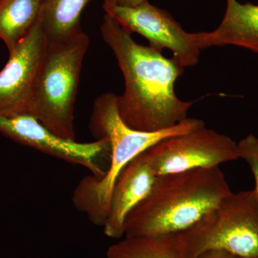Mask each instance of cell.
Wrapping results in <instances>:
<instances>
[{
    "label": "cell",
    "instance_id": "cell-1",
    "mask_svg": "<svg viewBox=\"0 0 258 258\" xmlns=\"http://www.w3.org/2000/svg\"><path fill=\"white\" fill-rule=\"evenodd\" d=\"M101 31L124 78V92L117 96L116 105L125 124L140 132H156L187 118L194 102L181 101L174 92V83L184 70L179 61L137 43L109 15H105Z\"/></svg>",
    "mask_w": 258,
    "mask_h": 258
},
{
    "label": "cell",
    "instance_id": "cell-2",
    "mask_svg": "<svg viewBox=\"0 0 258 258\" xmlns=\"http://www.w3.org/2000/svg\"><path fill=\"white\" fill-rule=\"evenodd\" d=\"M232 193L219 167L158 176L150 192L126 217L124 237L179 233Z\"/></svg>",
    "mask_w": 258,
    "mask_h": 258
},
{
    "label": "cell",
    "instance_id": "cell-3",
    "mask_svg": "<svg viewBox=\"0 0 258 258\" xmlns=\"http://www.w3.org/2000/svg\"><path fill=\"white\" fill-rule=\"evenodd\" d=\"M116 98L113 93L97 98L90 121L93 135L98 139L106 138L109 142L111 156L108 170L101 178L91 174L83 178L74 189L72 198L78 210L86 214L94 225L103 227L115 181L131 161L163 139L205 127L203 120L187 118L171 128L159 132L135 130L120 118Z\"/></svg>",
    "mask_w": 258,
    "mask_h": 258
},
{
    "label": "cell",
    "instance_id": "cell-4",
    "mask_svg": "<svg viewBox=\"0 0 258 258\" xmlns=\"http://www.w3.org/2000/svg\"><path fill=\"white\" fill-rule=\"evenodd\" d=\"M88 46L83 30L60 41H47L34 84L28 114L62 138L76 139L75 104Z\"/></svg>",
    "mask_w": 258,
    "mask_h": 258
},
{
    "label": "cell",
    "instance_id": "cell-5",
    "mask_svg": "<svg viewBox=\"0 0 258 258\" xmlns=\"http://www.w3.org/2000/svg\"><path fill=\"white\" fill-rule=\"evenodd\" d=\"M186 258L224 250L258 258V198L255 191L231 193L192 227L179 233Z\"/></svg>",
    "mask_w": 258,
    "mask_h": 258
},
{
    "label": "cell",
    "instance_id": "cell-6",
    "mask_svg": "<svg viewBox=\"0 0 258 258\" xmlns=\"http://www.w3.org/2000/svg\"><path fill=\"white\" fill-rule=\"evenodd\" d=\"M145 154L157 176L219 167L240 159L238 144L227 136L205 127L163 139Z\"/></svg>",
    "mask_w": 258,
    "mask_h": 258
},
{
    "label": "cell",
    "instance_id": "cell-7",
    "mask_svg": "<svg viewBox=\"0 0 258 258\" xmlns=\"http://www.w3.org/2000/svg\"><path fill=\"white\" fill-rule=\"evenodd\" d=\"M0 133L23 145L73 164L82 166L91 175L101 178L108 170L111 147L108 139H98L90 143L62 138L44 126L29 114L2 116Z\"/></svg>",
    "mask_w": 258,
    "mask_h": 258
},
{
    "label": "cell",
    "instance_id": "cell-8",
    "mask_svg": "<svg viewBox=\"0 0 258 258\" xmlns=\"http://www.w3.org/2000/svg\"><path fill=\"white\" fill-rule=\"evenodd\" d=\"M103 9L131 34L137 32L145 37L154 50H170L183 67L198 63L200 50L192 33L185 31L166 10L148 1L133 8L104 3Z\"/></svg>",
    "mask_w": 258,
    "mask_h": 258
},
{
    "label": "cell",
    "instance_id": "cell-9",
    "mask_svg": "<svg viewBox=\"0 0 258 258\" xmlns=\"http://www.w3.org/2000/svg\"><path fill=\"white\" fill-rule=\"evenodd\" d=\"M47 44L40 19L30 32L9 50L0 72V115L28 114L34 84Z\"/></svg>",
    "mask_w": 258,
    "mask_h": 258
},
{
    "label": "cell",
    "instance_id": "cell-10",
    "mask_svg": "<svg viewBox=\"0 0 258 258\" xmlns=\"http://www.w3.org/2000/svg\"><path fill=\"white\" fill-rule=\"evenodd\" d=\"M157 175L146 155L137 156L120 172L112 191L105 235L120 239L124 236V223L129 212L147 198Z\"/></svg>",
    "mask_w": 258,
    "mask_h": 258
},
{
    "label": "cell",
    "instance_id": "cell-11",
    "mask_svg": "<svg viewBox=\"0 0 258 258\" xmlns=\"http://www.w3.org/2000/svg\"><path fill=\"white\" fill-rule=\"evenodd\" d=\"M192 36L200 50L235 45L258 53V5L227 0L225 15L217 29Z\"/></svg>",
    "mask_w": 258,
    "mask_h": 258
},
{
    "label": "cell",
    "instance_id": "cell-12",
    "mask_svg": "<svg viewBox=\"0 0 258 258\" xmlns=\"http://www.w3.org/2000/svg\"><path fill=\"white\" fill-rule=\"evenodd\" d=\"M106 258H186L179 233L125 236L108 247Z\"/></svg>",
    "mask_w": 258,
    "mask_h": 258
},
{
    "label": "cell",
    "instance_id": "cell-13",
    "mask_svg": "<svg viewBox=\"0 0 258 258\" xmlns=\"http://www.w3.org/2000/svg\"><path fill=\"white\" fill-rule=\"evenodd\" d=\"M91 0H42L40 21L47 41H60L82 31L81 13Z\"/></svg>",
    "mask_w": 258,
    "mask_h": 258
},
{
    "label": "cell",
    "instance_id": "cell-14",
    "mask_svg": "<svg viewBox=\"0 0 258 258\" xmlns=\"http://www.w3.org/2000/svg\"><path fill=\"white\" fill-rule=\"evenodd\" d=\"M42 0H1L0 38L8 50L21 41L40 18Z\"/></svg>",
    "mask_w": 258,
    "mask_h": 258
},
{
    "label": "cell",
    "instance_id": "cell-15",
    "mask_svg": "<svg viewBox=\"0 0 258 258\" xmlns=\"http://www.w3.org/2000/svg\"><path fill=\"white\" fill-rule=\"evenodd\" d=\"M239 156L248 164L255 180V191L258 198V138L249 135L238 144Z\"/></svg>",
    "mask_w": 258,
    "mask_h": 258
},
{
    "label": "cell",
    "instance_id": "cell-16",
    "mask_svg": "<svg viewBox=\"0 0 258 258\" xmlns=\"http://www.w3.org/2000/svg\"><path fill=\"white\" fill-rule=\"evenodd\" d=\"M197 258H240L224 250H210Z\"/></svg>",
    "mask_w": 258,
    "mask_h": 258
},
{
    "label": "cell",
    "instance_id": "cell-17",
    "mask_svg": "<svg viewBox=\"0 0 258 258\" xmlns=\"http://www.w3.org/2000/svg\"><path fill=\"white\" fill-rule=\"evenodd\" d=\"M147 1L148 0H104V3L116 5V6L133 8Z\"/></svg>",
    "mask_w": 258,
    "mask_h": 258
},
{
    "label": "cell",
    "instance_id": "cell-18",
    "mask_svg": "<svg viewBox=\"0 0 258 258\" xmlns=\"http://www.w3.org/2000/svg\"><path fill=\"white\" fill-rule=\"evenodd\" d=\"M0 1H1V0H0Z\"/></svg>",
    "mask_w": 258,
    "mask_h": 258
}]
</instances>
